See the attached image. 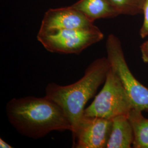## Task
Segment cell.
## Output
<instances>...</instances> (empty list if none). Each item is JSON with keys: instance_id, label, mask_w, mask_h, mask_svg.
<instances>
[{"instance_id": "obj_4", "label": "cell", "mask_w": 148, "mask_h": 148, "mask_svg": "<svg viewBox=\"0 0 148 148\" xmlns=\"http://www.w3.org/2000/svg\"><path fill=\"white\" fill-rule=\"evenodd\" d=\"M104 34L96 26L89 29L56 30L38 32L37 38L52 53L79 54L91 45L101 41Z\"/></svg>"}, {"instance_id": "obj_13", "label": "cell", "mask_w": 148, "mask_h": 148, "mask_svg": "<svg viewBox=\"0 0 148 148\" xmlns=\"http://www.w3.org/2000/svg\"><path fill=\"white\" fill-rule=\"evenodd\" d=\"M142 59L144 63L148 64V40L143 42L140 46Z\"/></svg>"}, {"instance_id": "obj_14", "label": "cell", "mask_w": 148, "mask_h": 148, "mask_svg": "<svg viewBox=\"0 0 148 148\" xmlns=\"http://www.w3.org/2000/svg\"><path fill=\"white\" fill-rule=\"evenodd\" d=\"M0 148H11L12 147L8 143L5 142V141L2 138L0 139Z\"/></svg>"}, {"instance_id": "obj_2", "label": "cell", "mask_w": 148, "mask_h": 148, "mask_svg": "<svg viewBox=\"0 0 148 148\" xmlns=\"http://www.w3.org/2000/svg\"><path fill=\"white\" fill-rule=\"evenodd\" d=\"M110 69L107 57L96 59L86 68L84 76L73 84L61 86L50 83L46 87V97L57 103L71 123L72 134L84 115L88 101L104 83Z\"/></svg>"}, {"instance_id": "obj_9", "label": "cell", "mask_w": 148, "mask_h": 148, "mask_svg": "<svg viewBox=\"0 0 148 148\" xmlns=\"http://www.w3.org/2000/svg\"><path fill=\"white\" fill-rule=\"evenodd\" d=\"M71 6L93 22L120 15L108 0H79Z\"/></svg>"}, {"instance_id": "obj_5", "label": "cell", "mask_w": 148, "mask_h": 148, "mask_svg": "<svg viewBox=\"0 0 148 148\" xmlns=\"http://www.w3.org/2000/svg\"><path fill=\"white\" fill-rule=\"evenodd\" d=\"M107 58L132 101L134 109L148 111V88L136 79L129 68L120 39L110 34L106 39Z\"/></svg>"}, {"instance_id": "obj_8", "label": "cell", "mask_w": 148, "mask_h": 148, "mask_svg": "<svg viewBox=\"0 0 148 148\" xmlns=\"http://www.w3.org/2000/svg\"><path fill=\"white\" fill-rule=\"evenodd\" d=\"M112 121L111 132L106 148H131L134 142L132 125L128 117L121 115Z\"/></svg>"}, {"instance_id": "obj_10", "label": "cell", "mask_w": 148, "mask_h": 148, "mask_svg": "<svg viewBox=\"0 0 148 148\" xmlns=\"http://www.w3.org/2000/svg\"><path fill=\"white\" fill-rule=\"evenodd\" d=\"M143 111L133 109L128 119L134 132V148H148V119L144 116Z\"/></svg>"}, {"instance_id": "obj_3", "label": "cell", "mask_w": 148, "mask_h": 148, "mask_svg": "<svg viewBox=\"0 0 148 148\" xmlns=\"http://www.w3.org/2000/svg\"><path fill=\"white\" fill-rule=\"evenodd\" d=\"M134 109L132 101L115 72L111 69L107 75L104 86L84 115L111 120L115 117H128Z\"/></svg>"}, {"instance_id": "obj_6", "label": "cell", "mask_w": 148, "mask_h": 148, "mask_svg": "<svg viewBox=\"0 0 148 148\" xmlns=\"http://www.w3.org/2000/svg\"><path fill=\"white\" fill-rule=\"evenodd\" d=\"M112 121L83 115L73 133L75 148H105L111 132Z\"/></svg>"}, {"instance_id": "obj_1", "label": "cell", "mask_w": 148, "mask_h": 148, "mask_svg": "<svg viewBox=\"0 0 148 148\" xmlns=\"http://www.w3.org/2000/svg\"><path fill=\"white\" fill-rule=\"evenodd\" d=\"M8 120L22 135L34 139L54 131L72 130L63 110L47 97L13 98L5 108Z\"/></svg>"}, {"instance_id": "obj_7", "label": "cell", "mask_w": 148, "mask_h": 148, "mask_svg": "<svg viewBox=\"0 0 148 148\" xmlns=\"http://www.w3.org/2000/svg\"><path fill=\"white\" fill-rule=\"evenodd\" d=\"M95 26L80 12L71 5L66 7L51 8L43 16L39 32L56 30L89 29Z\"/></svg>"}, {"instance_id": "obj_12", "label": "cell", "mask_w": 148, "mask_h": 148, "mask_svg": "<svg viewBox=\"0 0 148 148\" xmlns=\"http://www.w3.org/2000/svg\"><path fill=\"white\" fill-rule=\"evenodd\" d=\"M143 14L144 15L143 24L140 29L139 35L142 38L148 36V0H145L143 7Z\"/></svg>"}, {"instance_id": "obj_11", "label": "cell", "mask_w": 148, "mask_h": 148, "mask_svg": "<svg viewBox=\"0 0 148 148\" xmlns=\"http://www.w3.org/2000/svg\"><path fill=\"white\" fill-rule=\"evenodd\" d=\"M120 14L136 16L143 14L145 0H108Z\"/></svg>"}]
</instances>
